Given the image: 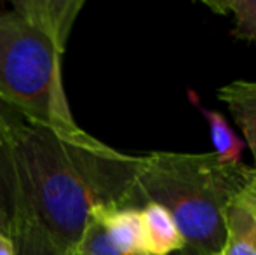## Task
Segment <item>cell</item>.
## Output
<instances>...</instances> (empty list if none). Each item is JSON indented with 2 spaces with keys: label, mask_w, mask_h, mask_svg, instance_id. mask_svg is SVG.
<instances>
[{
  "label": "cell",
  "mask_w": 256,
  "mask_h": 255,
  "mask_svg": "<svg viewBox=\"0 0 256 255\" xmlns=\"http://www.w3.org/2000/svg\"><path fill=\"white\" fill-rule=\"evenodd\" d=\"M188 100L197 107L202 117L206 119L209 126V135H211V142L214 147V154L225 163H240L242 157V150L246 147V142L237 135L228 124V121L222 116L220 112L204 107L199 102V96L196 95V91H188Z\"/></svg>",
  "instance_id": "10"
},
{
  "label": "cell",
  "mask_w": 256,
  "mask_h": 255,
  "mask_svg": "<svg viewBox=\"0 0 256 255\" xmlns=\"http://www.w3.org/2000/svg\"><path fill=\"white\" fill-rule=\"evenodd\" d=\"M216 95L242 131L244 142L253 152L256 170V81H232L222 86Z\"/></svg>",
  "instance_id": "8"
},
{
  "label": "cell",
  "mask_w": 256,
  "mask_h": 255,
  "mask_svg": "<svg viewBox=\"0 0 256 255\" xmlns=\"http://www.w3.org/2000/svg\"><path fill=\"white\" fill-rule=\"evenodd\" d=\"M254 178V168L225 163L214 152H150L143 156L129 206L157 203L171 213L185 243L176 255H218L225 208Z\"/></svg>",
  "instance_id": "2"
},
{
  "label": "cell",
  "mask_w": 256,
  "mask_h": 255,
  "mask_svg": "<svg viewBox=\"0 0 256 255\" xmlns=\"http://www.w3.org/2000/svg\"><path fill=\"white\" fill-rule=\"evenodd\" d=\"M142 163L143 156L120 152L80 126L7 121L0 204L26 210L61 253L74 255L96 210L131 204Z\"/></svg>",
  "instance_id": "1"
},
{
  "label": "cell",
  "mask_w": 256,
  "mask_h": 255,
  "mask_svg": "<svg viewBox=\"0 0 256 255\" xmlns=\"http://www.w3.org/2000/svg\"><path fill=\"white\" fill-rule=\"evenodd\" d=\"M64 49L16 11L0 13V102L23 119L77 128L63 86Z\"/></svg>",
  "instance_id": "3"
},
{
  "label": "cell",
  "mask_w": 256,
  "mask_h": 255,
  "mask_svg": "<svg viewBox=\"0 0 256 255\" xmlns=\"http://www.w3.org/2000/svg\"><path fill=\"white\" fill-rule=\"evenodd\" d=\"M84 0H18L12 9L37 25L61 49L66 48L72 28Z\"/></svg>",
  "instance_id": "5"
},
{
  "label": "cell",
  "mask_w": 256,
  "mask_h": 255,
  "mask_svg": "<svg viewBox=\"0 0 256 255\" xmlns=\"http://www.w3.org/2000/svg\"><path fill=\"white\" fill-rule=\"evenodd\" d=\"M92 215L102 222L106 236L117 248L134 255H148L142 213H140L138 208H100Z\"/></svg>",
  "instance_id": "6"
},
{
  "label": "cell",
  "mask_w": 256,
  "mask_h": 255,
  "mask_svg": "<svg viewBox=\"0 0 256 255\" xmlns=\"http://www.w3.org/2000/svg\"><path fill=\"white\" fill-rule=\"evenodd\" d=\"M0 255H16L14 252V243L9 234L0 231Z\"/></svg>",
  "instance_id": "13"
},
{
  "label": "cell",
  "mask_w": 256,
  "mask_h": 255,
  "mask_svg": "<svg viewBox=\"0 0 256 255\" xmlns=\"http://www.w3.org/2000/svg\"><path fill=\"white\" fill-rule=\"evenodd\" d=\"M0 231L7 234V217H6V213H4V210H2V204H0Z\"/></svg>",
  "instance_id": "15"
},
{
  "label": "cell",
  "mask_w": 256,
  "mask_h": 255,
  "mask_svg": "<svg viewBox=\"0 0 256 255\" xmlns=\"http://www.w3.org/2000/svg\"><path fill=\"white\" fill-rule=\"evenodd\" d=\"M225 241L218 255H256V178L225 208Z\"/></svg>",
  "instance_id": "4"
},
{
  "label": "cell",
  "mask_w": 256,
  "mask_h": 255,
  "mask_svg": "<svg viewBox=\"0 0 256 255\" xmlns=\"http://www.w3.org/2000/svg\"><path fill=\"white\" fill-rule=\"evenodd\" d=\"M74 255H134L117 248L104 232L102 222L92 215L78 239Z\"/></svg>",
  "instance_id": "12"
},
{
  "label": "cell",
  "mask_w": 256,
  "mask_h": 255,
  "mask_svg": "<svg viewBox=\"0 0 256 255\" xmlns=\"http://www.w3.org/2000/svg\"><path fill=\"white\" fill-rule=\"evenodd\" d=\"M6 128H7V119L4 117V114L0 112V150L4 145V135H6Z\"/></svg>",
  "instance_id": "14"
},
{
  "label": "cell",
  "mask_w": 256,
  "mask_h": 255,
  "mask_svg": "<svg viewBox=\"0 0 256 255\" xmlns=\"http://www.w3.org/2000/svg\"><path fill=\"white\" fill-rule=\"evenodd\" d=\"M7 234L14 243L16 255H63L40 224L18 204H4Z\"/></svg>",
  "instance_id": "7"
},
{
  "label": "cell",
  "mask_w": 256,
  "mask_h": 255,
  "mask_svg": "<svg viewBox=\"0 0 256 255\" xmlns=\"http://www.w3.org/2000/svg\"><path fill=\"white\" fill-rule=\"evenodd\" d=\"M204 6L234 18L232 35L237 41L256 42V0H206Z\"/></svg>",
  "instance_id": "11"
},
{
  "label": "cell",
  "mask_w": 256,
  "mask_h": 255,
  "mask_svg": "<svg viewBox=\"0 0 256 255\" xmlns=\"http://www.w3.org/2000/svg\"><path fill=\"white\" fill-rule=\"evenodd\" d=\"M140 213L148 255H176L182 252L185 243L171 213L164 206L145 203L140 208Z\"/></svg>",
  "instance_id": "9"
}]
</instances>
